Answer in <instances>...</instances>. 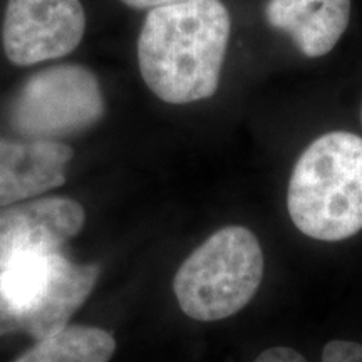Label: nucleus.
I'll return each instance as SVG.
<instances>
[{
	"label": "nucleus",
	"mask_w": 362,
	"mask_h": 362,
	"mask_svg": "<svg viewBox=\"0 0 362 362\" xmlns=\"http://www.w3.org/2000/svg\"><path fill=\"white\" fill-rule=\"evenodd\" d=\"M71 160L72 149L64 143L0 138V208L64 185Z\"/></svg>",
	"instance_id": "obj_8"
},
{
	"label": "nucleus",
	"mask_w": 362,
	"mask_h": 362,
	"mask_svg": "<svg viewBox=\"0 0 362 362\" xmlns=\"http://www.w3.org/2000/svg\"><path fill=\"white\" fill-rule=\"evenodd\" d=\"M293 225L320 242H341L362 230V138L322 134L293 166L287 192Z\"/></svg>",
	"instance_id": "obj_2"
},
{
	"label": "nucleus",
	"mask_w": 362,
	"mask_h": 362,
	"mask_svg": "<svg viewBox=\"0 0 362 362\" xmlns=\"http://www.w3.org/2000/svg\"><path fill=\"white\" fill-rule=\"evenodd\" d=\"M230 24V13L220 0H181L151 8L138 39L139 71L148 88L170 104L214 96Z\"/></svg>",
	"instance_id": "obj_1"
},
{
	"label": "nucleus",
	"mask_w": 362,
	"mask_h": 362,
	"mask_svg": "<svg viewBox=\"0 0 362 362\" xmlns=\"http://www.w3.org/2000/svg\"><path fill=\"white\" fill-rule=\"evenodd\" d=\"M121 2L133 8H156L161 6H168V4L181 2V0H121Z\"/></svg>",
	"instance_id": "obj_13"
},
{
	"label": "nucleus",
	"mask_w": 362,
	"mask_h": 362,
	"mask_svg": "<svg viewBox=\"0 0 362 362\" xmlns=\"http://www.w3.org/2000/svg\"><path fill=\"white\" fill-rule=\"evenodd\" d=\"M104 116L96 76L83 66L49 67L34 74L13 99L11 123L27 139L56 141L84 131Z\"/></svg>",
	"instance_id": "obj_5"
},
{
	"label": "nucleus",
	"mask_w": 362,
	"mask_h": 362,
	"mask_svg": "<svg viewBox=\"0 0 362 362\" xmlns=\"http://www.w3.org/2000/svg\"><path fill=\"white\" fill-rule=\"evenodd\" d=\"M322 362H362V346L351 341H330L324 347Z\"/></svg>",
	"instance_id": "obj_11"
},
{
	"label": "nucleus",
	"mask_w": 362,
	"mask_h": 362,
	"mask_svg": "<svg viewBox=\"0 0 362 362\" xmlns=\"http://www.w3.org/2000/svg\"><path fill=\"white\" fill-rule=\"evenodd\" d=\"M253 362H307L300 352L291 349V347H270L262 352Z\"/></svg>",
	"instance_id": "obj_12"
},
{
	"label": "nucleus",
	"mask_w": 362,
	"mask_h": 362,
	"mask_svg": "<svg viewBox=\"0 0 362 362\" xmlns=\"http://www.w3.org/2000/svg\"><path fill=\"white\" fill-rule=\"evenodd\" d=\"M262 277L259 238L245 226L230 225L189 253L176 272L173 291L188 317L214 322L242 310L259 291Z\"/></svg>",
	"instance_id": "obj_3"
},
{
	"label": "nucleus",
	"mask_w": 362,
	"mask_h": 362,
	"mask_svg": "<svg viewBox=\"0 0 362 362\" xmlns=\"http://www.w3.org/2000/svg\"><path fill=\"white\" fill-rule=\"evenodd\" d=\"M98 277V265L59 252L13 262L0 270V336L27 332L40 341L67 327Z\"/></svg>",
	"instance_id": "obj_4"
},
{
	"label": "nucleus",
	"mask_w": 362,
	"mask_h": 362,
	"mask_svg": "<svg viewBox=\"0 0 362 362\" xmlns=\"http://www.w3.org/2000/svg\"><path fill=\"white\" fill-rule=\"evenodd\" d=\"M115 351L116 341L111 332L72 325L40 339L37 346L13 362H107Z\"/></svg>",
	"instance_id": "obj_10"
},
{
	"label": "nucleus",
	"mask_w": 362,
	"mask_h": 362,
	"mask_svg": "<svg viewBox=\"0 0 362 362\" xmlns=\"http://www.w3.org/2000/svg\"><path fill=\"white\" fill-rule=\"evenodd\" d=\"M265 19L305 57H322L349 25L351 0H267Z\"/></svg>",
	"instance_id": "obj_9"
},
{
	"label": "nucleus",
	"mask_w": 362,
	"mask_h": 362,
	"mask_svg": "<svg viewBox=\"0 0 362 362\" xmlns=\"http://www.w3.org/2000/svg\"><path fill=\"white\" fill-rule=\"evenodd\" d=\"M84 29L81 0H8L2 27L4 52L16 66L52 61L74 51Z\"/></svg>",
	"instance_id": "obj_6"
},
{
	"label": "nucleus",
	"mask_w": 362,
	"mask_h": 362,
	"mask_svg": "<svg viewBox=\"0 0 362 362\" xmlns=\"http://www.w3.org/2000/svg\"><path fill=\"white\" fill-rule=\"evenodd\" d=\"M86 211L67 197H45L0 208V270L54 253L83 230Z\"/></svg>",
	"instance_id": "obj_7"
}]
</instances>
